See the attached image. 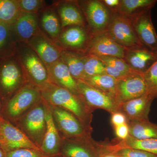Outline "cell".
<instances>
[{
    "label": "cell",
    "mask_w": 157,
    "mask_h": 157,
    "mask_svg": "<svg viewBox=\"0 0 157 157\" xmlns=\"http://www.w3.org/2000/svg\"><path fill=\"white\" fill-rule=\"evenodd\" d=\"M41 92L42 99L48 104L67 110L86 125L91 126L94 111L80 96L51 83Z\"/></svg>",
    "instance_id": "cell-1"
},
{
    "label": "cell",
    "mask_w": 157,
    "mask_h": 157,
    "mask_svg": "<svg viewBox=\"0 0 157 157\" xmlns=\"http://www.w3.org/2000/svg\"><path fill=\"white\" fill-rule=\"evenodd\" d=\"M15 57L28 83L40 90L50 84L46 66L27 44L18 43Z\"/></svg>",
    "instance_id": "cell-2"
},
{
    "label": "cell",
    "mask_w": 157,
    "mask_h": 157,
    "mask_svg": "<svg viewBox=\"0 0 157 157\" xmlns=\"http://www.w3.org/2000/svg\"><path fill=\"white\" fill-rule=\"evenodd\" d=\"M42 100L40 89L27 83L2 105L1 115L3 118L14 124Z\"/></svg>",
    "instance_id": "cell-3"
},
{
    "label": "cell",
    "mask_w": 157,
    "mask_h": 157,
    "mask_svg": "<svg viewBox=\"0 0 157 157\" xmlns=\"http://www.w3.org/2000/svg\"><path fill=\"white\" fill-rule=\"evenodd\" d=\"M13 124L40 149L46 130L45 107L42 98Z\"/></svg>",
    "instance_id": "cell-4"
},
{
    "label": "cell",
    "mask_w": 157,
    "mask_h": 157,
    "mask_svg": "<svg viewBox=\"0 0 157 157\" xmlns=\"http://www.w3.org/2000/svg\"><path fill=\"white\" fill-rule=\"evenodd\" d=\"M27 83L15 56L0 60V101L2 105Z\"/></svg>",
    "instance_id": "cell-5"
},
{
    "label": "cell",
    "mask_w": 157,
    "mask_h": 157,
    "mask_svg": "<svg viewBox=\"0 0 157 157\" xmlns=\"http://www.w3.org/2000/svg\"><path fill=\"white\" fill-rule=\"evenodd\" d=\"M48 105L55 123L62 137L71 139L92 137V127L86 125L67 110Z\"/></svg>",
    "instance_id": "cell-6"
},
{
    "label": "cell",
    "mask_w": 157,
    "mask_h": 157,
    "mask_svg": "<svg viewBox=\"0 0 157 157\" xmlns=\"http://www.w3.org/2000/svg\"><path fill=\"white\" fill-rule=\"evenodd\" d=\"M81 3L78 6L85 15L87 29L92 36L107 32L112 17L111 10L101 1L90 0Z\"/></svg>",
    "instance_id": "cell-7"
},
{
    "label": "cell",
    "mask_w": 157,
    "mask_h": 157,
    "mask_svg": "<svg viewBox=\"0 0 157 157\" xmlns=\"http://www.w3.org/2000/svg\"><path fill=\"white\" fill-rule=\"evenodd\" d=\"M113 40L126 49L143 47L137 38L130 18L113 12L107 31Z\"/></svg>",
    "instance_id": "cell-8"
},
{
    "label": "cell",
    "mask_w": 157,
    "mask_h": 157,
    "mask_svg": "<svg viewBox=\"0 0 157 157\" xmlns=\"http://www.w3.org/2000/svg\"><path fill=\"white\" fill-rule=\"evenodd\" d=\"M76 81L79 96L93 111L102 109L111 114L120 111L121 105L114 98L83 81Z\"/></svg>",
    "instance_id": "cell-9"
},
{
    "label": "cell",
    "mask_w": 157,
    "mask_h": 157,
    "mask_svg": "<svg viewBox=\"0 0 157 157\" xmlns=\"http://www.w3.org/2000/svg\"><path fill=\"white\" fill-rule=\"evenodd\" d=\"M116 92L117 101L121 105L148 92L143 74L134 71L117 80Z\"/></svg>",
    "instance_id": "cell-10"
},
{
    "label": "cell",
    "mask_w": 157,
    "mask_h": 157,
    "mask_svg": "<svg viewBox=\"0 0 157 157\" xmlns=\"http://www.w3.org/2000/svg\"><path fill=\"white\" fill-rule=\"evenodd\" d=\"M104 143H100L90 137L64 138L63 140L60 154L64 157H99Z\"/></svg>",
    "instance_id": "cell-11"
},
{
    "label": "cell",
    "mask_w": 157,
    "mask_h": 157,
    "mask_svg": "<svg viewBox=\"0 0 157 157\" xmlns=\"http://www.w3.org/2000/svg\"><path fill=\"white\" fill-rule=\"evenodd\" d=\"M0 147L6 152L21 148L41 150L9 121L0 120Z\"/></svg>",
    "instance_id": "cell-12"
},
{
    "label": "cell",
    "mask_w": 157,
    "mask_h": 157,
    "mask_svg": "<svg viewBox=\"0 0 157 157\" xmlns=\"http://www.w3.org/2000/svg\"><path fill=\"white\" fill-rule=\"evenodd\" d=\"M130 18L142 46L157 54V35L152 21L151 9L144 10Z\"/></svg>",
    "instance_id": "cell-13"
},
{
    "label": "cell",
    "mask_w": 157,
    "mask_h": 157,
    "mask_svg": "<svg viewBox=\"0 0 157 157\" xmlns=\"http://www.w3.org/2000/svg\"><path fill=\"white\" fill-rule=\"evenodd\" d=\"M62 30L57 42L63 50L86 54L92 36L85 27L69 26Z\"/></svg>",
    "instance_id": "cell-14"
},
{
    "label": "cell",
    "mask_w": 157,
    "mask_h": 157,
    "mask_svg": "<svg viewBox=\"0 0 157 157\" xmlns=\"http://www.w3.org/2000/svg\"><path fill=\"white\" fill-rule=\"evenodd\" d=\"M26 44L37 54L46 68L60 58L63 50L40 28Z\"/></svg>",
    "instance_id": "cell-15"
},
{
    "label": "cell",
    "mask_w": 157,
    "mask_h": 157,
    "mask_svg": "<svg viewBox=\"0 0 157 157\" xmlns=\"http://www.w3.org/2000/svg\"><path fill=\"white\" fill-rule=\"evenodd\" d=\"M126 49L118 44L107 32L91 37L86 54L97 57L112 56L123 59Z\"/></svg>",
    "instance_id": "cell-16"
},
{
    "label": "cell",
    "mask_w": 157,
    "mask_h": 157,
    "mask_svg": "<svg viewBox=\"0 0 157 157\" xmlns=\"http://www.w3.org/2000/svg\"><path fill=\"white\" fill-rule=\"evenodd\" d=\"M43 101L45 107L46 130L40 150L49 156H62L60 154V149L63 137L55 123L49 105L44 100Z\"/></svg>",
    "instance_id": "cell-17"
},
{
    "label": "cell",
    "mask_w": 157,
    "mask_h": 157,
    "mask_svg": "<svg viewBox=\"0 0 157 157\" xmlns=\"http://www.w3.org/2000/svg\"><path fill=\"white\" fill-rule=\"evenodd\" d=\"M48 79L52 84L66 89L76 95L79 96L77 81L69 69L60 58L47 68Z\"/></svg>",
    "instance_id": "cell-18"
},
{
    "label": "cell",
    "mask_w": 157,
    "mask_h": 157,
    "mask_svg": "<svg viewBox=\"0 0 157 157\" xmlns=\"http://www.w3.org/2000/svg\"><path fill=\"white\" fill-rule=\"evenodd\" d=\"M124 59L132 71L144 74L157 60V54L144 47L126 49Z\"/></svg>",
    "instance_id": "cell-19"
},
{
    "label": "cell",
    "mask_w": 157,
    "mask_h": 157,
    "mask_svg": "<svg viewBox=\"0 0 157 157\" xmlns=\"http://www.w3.org/2000/svg\"><path fill=\"white\" fill-rule=\"evenodd\" d=\"M156 98L154 95L147 92L139 98L121 104L120 111L126 116L128 121L148 119L152 102Z\"/></svg>",
    "instance_id": "cell-20"
},
{
    "label": "cell",
    "mask_w": 157,
    "mask_h": 157,
    "mask_svg": "<svg viewBox=\"0 0 157 157\" xmlns=\"http://www.w3.org/2000/svg\"><path fill=\"white\" fill-rule=\"evenodd\" d=\"M39 28L37 14L22 12L12 25L17 42L25 44L36 33Z\"/></svg>",
    "instance_id": "cell-21"
},
{
    "label": "cell",
    "mask_w": 157,
    "mask_h": 157,
    "mask_svg": "<svg viewBox=\"0 0 157 157\" xmlns=\"http://www.w3.org/2000/svg\"><path fill=\"white\" fill-rule=\"evenodd\" d=\"M62 29L69 26L78 25L85 27L86 22L78 5L74 2H66L58 7Z\"/></svg>",
    "instance_id": "cell-22"
},
{
    "label": "cell",
    "mask_w": 157,
    "mask_h": 157,
    "mask_svg": "<svg viewBox=\"0 0 157 157\" xmlns=\"http://www.w3.org/2000/svg\"><path fill=\"white\" fill-rule=\"evenodd\" d=\"M42 32L56 43L61 33L60 20L56 10L52 8H45L42 11L41 20Z\"/></svg>",
    "instance_id": "cell-23"
},
{
    "label": "cell",
    "mask_w": 157,
    "mask_h": 157,
    "mask_svg": "<svg viewBox=\"0 0 157 157\" xmlns=\"http://www.w3.org/2000/svg\"><path fill=\"white\" fill-rule=\"evenodd\" d=\"M86 54L63 50L60 59L67 67L71 75L76 80L84 81L86 77L84 72Z\"/></svg>",
    "instance_id": "cell-24"
},
{
    "label": "cell",
    "mask_w": 157,
    "mask_h": 157,
    "mask_svg": "<svg viewBox=\"0 0 157 157\" xmlns=\"http://www.w3.org/2000/svg\"><path fill=\"white\" fill-rule=\"evenodd\" d=\"M18 43L12 25L0 22V60L15 56Z\"/></svg>",
    "instance_id": "cell-25"
},
{
    "label": "cell",
    "mask_w": 157,
    "mask_h": 157,
    "mask_svg": "<svg viewBox=\"0 0 157 157\" xmlns=\"http://www.w3.org/2000/svg\"><path fill=\"white\" fill-rule=\"evenodd\" d=\"M129 136L137 139H157V124L148 119L128 121Z\"/></svg>",
    "instance_id": "cell-26"
},
{
    "label": "cell",
    "mask_w": 157,
    "mask_h": 157,
    "mask_svg": "<svg viewBox=\"0 0 157 157\" xmlns=\"http://www.w3.org/2000/svg\"><path fill=\"white\" fill-rule=\"evenodd\" d=\"M98 57L105 65L106 73L117 80L126 76L133 71L123 59L112 56Z\"/></svg>",
    "instance_id": "cell-27"
},
{
    "label": "cell",
    "mask_w": 157,
    "mask_h": 157,
    "mask_svg": "<svg viewBox=\"0 0 157 157\" xmlns=\"http://www.w3.org/2000/svg\"><path fill=\"white\" fill-rule=\"evenodd\" d=\"M112 144L117 148L137 149L157 155V139H137L129 135L124 140H118Z\"/></svg>",
    "instance_id": "cell-28"
},
{
    "label": "cell",
    "mask_w": 157,
    "mask_h": 157,
    "mask_svg": "<svg viewBox=\"0 0 157 157\" xmlns=\"http://www.w3.org/2000/svg\"><path fill=\"white\" fill-rule=\"evenodd\" d=\"M117 80L107 73H104L88 77L83 82L111 96L116 100Z\"/></svg>",
    "instance_id": "cell-29"
},
{
    "label": "cell",
    "mask_w": 157,
    "mask_h": 157,
    "mask_svg": "<svg viewBox=\"0 0 157 157\" xmlns=\"http://www.w3.org/2000/svg\"><path fill=\"white\" fill-rule=\"evenodd\" d=\"M156 2L155 0H120L117 12L130 18L144 10L151 9Z\"/></svg>",
    "instance_id": "cell-30"
},
{
    "label": "cell",
    "mask_w": 157,
    "mask_h": 157,
    "mask_svg": "<svg viewBox=\"0 0 157 157\" xmlns=\"http://www.w3.org/2000/svg\"><path fill=\"white\" fill-rule=\"evenodd\" d=\"M21 13L18 1L0 0V22L12 25Z\"/></svg>",
    "instance_id": "cell-31"
},
{
    "label": "cell",
    "mask_w": 157,
    "mask_h": 157,
    "mask_svg": "<svg viewBox=\"0 0 157 157\" xmlns=\"http://www.w3.org/2000/svg\"><path fill=\"white\" fill-rule=\"evenodd\" d=\"M84 72L87 78L106 73V67L104 63L99 57L91 55L86 54Z\"/></svg>",
    "instance_id": "cell-32"
},
{
    "label": "cell",
    "mask_w": 157,
    "mask_h": 157,
    "mask_svg": "<svg viewBox=\"0 0 157 157\" xmlns=\"http://www.w3.org/2000/svg\"><path fill=\"white\" fill-rule=\"evenodd\" d=\"M109 145L117 157H157V155L141 150L128 147L117 148L112 143H109Z\"/></svg>",
    "instance_id": "cell-33"
},
{
    "label": "cell",
    "mask_w": 157,
    "mask_h": 157,
    "mask_svg": "<svg viewBox=\"0 0 157 157\" xmlns=\"http://www.w3.org/2000/svg\"><path fill=\"white\" fill-rule=\"evenodd\" d=\"M143 75L147 92L157 98V60Z\"/></svg>",
    "instance_id": "cell-34"
},
{
    "label": "cell",
    "mask_w": 157,
    "mask_h": 157,
    "mask_svg": "<svg viewBox=\"0 0 157 157\" xmlns=\"http://www.w3.org/2000/svg\"><path fill=\"white\" fill-rule=\"evenodd\" d=\"M22 13L37 14L45 8V2L42 0H17Z\"/></svg>",
    "instance_id": "cell-35"
},
{
    "label": "cell",
    "mask_w": 157,
    "mask_h": 157,
    "mask_svg": "<svg viewBox=\"0 0 157 157\" xmlns=\"http://www.w3.org/2000/svg\"><path fill=\"white\" fill-rule=\"evenodd\" d=\"M6 157H64L63 156L51 157L45 154L40 150L21 148L6 152Z\"/></svg>",
    "instance_id": "cell-36"
},
{
    "label": "cell",
    "mask_w": 157,
    "mask_h": 157,
    "mask_svg": "<svg viewBox=\"0 0 157 157\" xmlns=\"http://www.w3.org/2000/svg\"><path fill=\"white\" fill-rule=\"evenodd\" d=\"M128 121L126 116L121 111L113 113L111 114V123L113 128L128 123Z\"/></svg>",
    "instance_id": "cell-37"
},
{
    "label": "cell",
    "mask_w": 157,
    "mask_h": 157,
    "mask_svg": "<svg viewBox=\"0 0 157 157\" xmlns=\"http://www.w3.org/2000/svg\"><path fill=\"white\" fill-rule=\"evenodd\" d=\"M114 128L115 135L119 140H124L129 135V129L128 123L116 127Z\"/></svg>",
    "instance_id": "cell-38"
},
{
    "label": "cell",
    "mask_w": 157,
    "mask_h": 157,
    "mask_svg": "<svg viewBox=\"0 0 157 157\" xmlns=\"http://www.w3.org/2000/svg\"><path fill=\"white\" fill-rule=\"evenodd\" d=\"M101 1L113 12H117L120 3V0H103Z\"/></svg>",
    "instance_id": "cell-39"
},
{
    "label": "cell",
    "mask_w": 157,
    "mask_h": 157,
    "mask_svg": "<svg viewBox=\"0 0 157 157\" xmlns=\"http://www.w3.org/2000/svg\"><path fill=\"white\" fill-rule=\"evenodd\" d=\"M99 157H117L110 148L109 143H104L103 148Z\"/></svg>",
    "instance_id": "cell-40"
},
{
    "label": "cell",
    "mask_w": 157,
    "mask_h": 157,
    "mask_svg": "<svg viewBox=\"0 0 157 157\" xmlns=\"http://www.w3.org/2000/svg\"><path fill=\"white\" fill-rule=\"evenodd\" d=\"M0 157H6V152L0 147Z\"/></svg>",
    "instance_id": "cell-41"
},
{
    "label": "cell",
    "mask_w": 157,
    "mask_h": 157,
    "mask_svg": "<svg viewBox=\"0 0 157 157\" xmlns=\"http://www.w3.org/2000/svg\"><path fill=\"white\" fill-rule=\"evenodd\" d=\"M2 104H1V101H0V120H1V119L2 118V115H1V109H2Z\"/></svg>",
    "instance_id": "cell-42"
}]
</instances>
